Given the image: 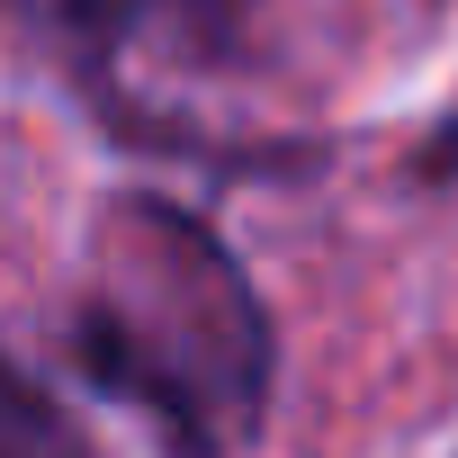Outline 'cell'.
Returning <instances> with one entry per match:
<instances>
[{
  "label": "cell",
  "mask_w": 458,
  "mask_h": 458,
  "mask_svg": "<svg viewBox=\"0 0 458 458\" xmlns=\"http://www.w3.org/2000/svg\"><path fill=\"white\" fill-rule=\"evenodd\" d=\"M64 10H72L90 37H117L126 19H144V10H153V0H64Z\"/></svg>",
  "instance_id": "obj_1"
}]
</instances>
